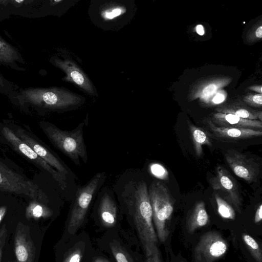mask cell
Returning a JSON list of instances; mask_svg holds the SVG:
<instances>
[{
    "label": "cell",
    "instance_id": "obj_1",
    "mask_svg": "<svg viewBox=\"0 0 262 262\" xmlns=\"http://www.w3.org/2000/svg\"><path fill=\"white\" fill-rule=\"evenodd\" d=\"M113 190L120 204L133 216L145 254H150L158 241L146 182L132 170L118 178Z\"/></svg>",
    "mask_w": 262,
    "mask_h": 262
},
{
    "label": "cell",
    "instance_id": "obj_2",
    "mask_svg": "<svg viewBox=\"0 0 262 262\" xmlns=\"http://www.w3.org/2000/svg\"><path fill=\"white\" fill-rule=\"evenodd\" d=\"M16 97L23 102L51 111H67L79 106L84 98L64 89L30 88L20 90Z\"/></svg>",
    "mask_w": 262,
    "mask_h": 262
},
{
    "label": "cell",
    "instance_id": "obj_3",
    "mask_svg": "<svg viewBox=\"0 0 262 262\" xmlns=\"http://www.w3.org/2000/svg\"><path fill=\"white\" fill-rule=\"evenodd\" d=\"M40 125L50 142L75 165L80 166L81 161L84 163L88 162L87 148L83 137L85 122L70 131L62 130L46 122H41Z\"/></svg>",
    "mask_w": 262,
    "mask_h": 262
},
{
    "label": "cell",
    "instance_id": "obj_4",
    "mask_svg": "<svg viewBox=\"0 0 262 262\" xmlns=\"http://www.w3.org/2000/svg\"><path fill=\"white\" fill-rule=\"evenodd\" d=\"M148 189L156 234L160 241L164 242L169 234L168 222L174 201L167 187L160 182H153Z\"/></svg>",
    "mask_w": 262,
    "mask_h": 262
},
{
    "label": "cell",
    "instance_id": "obj_5",
    "mask_svg": "<svg viewBox=\"0 0 262 262\" xmlns=\"http://www.w3.org/2000/svg\"><path fill=\"white\" fill-rule=\"evenodd\" d=\"M106 178L104 171L98 172L85 184L77 188L68 223L69 233H75L83 224L90 206L103 187Z\"/></svg>",
    "mask_w": 262,
    "mask_h": 262
},
{
    "label": "cell",
    "instance_id": "obj_6",
    "mask_svg": "<svg viewBox=\"0 0 262 262\" xmlns=\"http://www.w3.org/2000/svg\"><path fill=\"white\" fill-rule=\"evenodd\" d=\"M0 190L27 196L42 203L48 198L38 186L0 161Z\"/></svg>",
    "mask_w": 262,
    "mask_h": 262
},
{
    "label": "cell",
    "instance_id": "obj_7",
    "mask_svg": "<svg viewBox=\"0 0 262 262\" xmlns=\"http://www.w3.org/2000/svg\"><path fill=\"white\" fill-rule=\"evenodd\" d=\"M1 134L12 147L19 154L33 163L39 169L49 173L57 183L60 188L65 190L67 187V177L62 175L50 166L26 143L19 139L8 127H3Z\"/></svg>",
    "mask_w": 262,
    "mask_h": 262
},
{
    "label": "cell",
    "instance_id": "obj_8",
    "mask_svg": "<svg viewBox=\"0 0 262 262\" xmlns=\"http://www.w3.org/2000/svg\"><path fill=\"white\" fill-rule=\"evenodd\" d=\"M227 249L228 244L220 233L208 232L201 237L194 248V262H215Z\"/></svg>",
    "mask_w": 262,
    "mask_h": 262
},
{
    "label": "cell",
    "instance_id": "obj_9",
    "mask_svg": "<svg viewBox=\"0 0 262 262\" xmlns=\"http://www.w3.org/2000/svg\"><path fill=\"white\" fill-rule=\"evenodd\" d=\"M15 135L28 144L42 159L62 175L76 179V175L69 167L50 148L36 139L31 133L21 127L12 129Z\"/></svg>",
    "mask_w": 262,
    "mask_h": 262
},
{
    "label": "cell",
    "instance_id": "obj_10",
    "mask_svg": "<svg viewBox=\"0 0 262 262\" xmlns=\"http://www.w3.org/2000/svg\"><path fill=\"white\" fill-rule=\"evenodd\" d=\"M212 189L220 191L224 195V200L239 213L243 205V199L239 188L235 179L223 166L216 167L215 175L210 179Z\"/></svg>",
    "mask_w": 262,
    "mask_h": 262
},
{
    "label": "cell",
    "instance_id": "obj_11",
    "mask_svg": "<svg viewBox=\"0 0 262 262\" xmlns=\"http://www.w3.org/2000/svg\"><path fill=\"white\" fill-rule=\"evenodd\" d=\"M225 158L237 177L248 183L254 182L257 180L260 172V165L253 158L230 149L226 151Z\"/></svg>",
    "mask_w": 262,
    "mask_h": 262
},
{
    "label": "cell",
    "instance_id": "obj_12",
    "mask_svg": "<svg viewBox=\"0 0 262 262\" xmlns=\"http://www.w3.org/2000/svg\"><path fill=\"white\" fill-rule=\"evenodd\" d=\"M204 124L210 138L221 142H235L262 135L261 129L218 126L208 118L204 121Z\"/></svg>",
    "mask_w": 262,
    "mask_h": 262
},
{
    "label": "cell",
    "instance_id": "obj_13",
    "mask_svg": "<svg viewBox=\"0 0 262 262\" xmlns=\"http://www.w3.org/2000/svg\"><path fill=\"white\" fill-rule=\"evenodd\" d=\"M50 62L65 73L66 76L63 79L64 80L72 82L89 95H97L89 77L74 61L69 58L62 59L52 57Z\"/></svg>",
    "mask_w": 262,
    "mask_h": 262
},
{
    "label": "cell",
    "instance_id": "obj_14",
    "mask_svg": "<svg viewBox=\"0 0 262 262\" xmlns=\"http://www.w3.org/2000/svg\"><path fill=\"white\" fill-rule=\"evenodd\" d=\"M232 78L227 76L209 78L198 82L190 90L188 98L191 100L199 99L202 102L209 104L213 96L222 88L228 85Z\"/></svg>",
    "mask_w": 262,
    "mask_h": 262
},
{
    "label": "cell",
    "instance_id": "obj_15",
    "mask_svg": "<svg viewBox=\"0 0 262 262\" xmlns=\"http://www.w3.org/2000/svg\"><path fill=\"white\" fill-rule=\"evenodd\" d=\"M98 215L101 223L105 227L115 225L118 213V205L113 189L102 187L97 194Z\"/></svg>",
    "mask_w": 262,
    "mask_h": 262
},
{
    "label": "cell",
    "instance_id": "obj_16",
    "mask_svg": "<svg viewBox=\"0 0 262 262\" xmlns=\"http://www.w3.org/2000/svg\"><path fill=\"white\" fill-rule=\"evenodd\" d=\"M14 251L17 262H34L36 248L30 235V227L20 222L15 229Z\"/></svg>",
    "mask_w": 262,
    "mask_h": 262
},
{
    "label": "cell",
    "instance_id": "obj_17",
    "mask_svg": "<svg viewBox=\"0 0 262 262\" xmlns=\"http://www.w3.org/2000/svg\"><path fill=\"white\" fill-rule=\"evenodd\" d=\"M214 124L221 127L262 129V122L242 118L231 114L216 112L208 118Z\"/></svg>",
    "mask_w": 262,
    "mask_h": 262
},
{
    "label": "cell",
    "instance_id": "obj_18",
    "mask_svg": "<svg viewBox=\"0 0 262 262\" xmlns=\"http://www.w3.org/2000/svg\"><path fill=\"white\" fill-rule=\"evenodd\" d=\"M215 111L218 113L233 114L244 119L262 121L261 111L253 110L239 100L222 105L216 107Z\"/></svg>",
    "mask_w": 262,
    "mask_h": 262
},
{
    "label": "cell",
    "instance_id": "obj_19",
    "mask_svg": "<svg viewBox=\"0 0 262 262\" xmlns=\"http://www.w3.org/2000/svg\"><path fill=\"white\" fill-rule=\"evenodd\" d=\"M18 63L25 64L20 52L12 45L0 37V65L9 67L15 70L24 71L25 69Z\"/></svg>",
    "mask_w": 262,
    "mask_h": 262
},
{
    "label": "cell",
    "instance_id": "obj_20",
    "mask_svg": "<svg viewBox=\"0 0 262 262\" xmlns=\"http://www.w3.org/2000/svg\"><path fill=\"white\" fill-rule=\"evenodd\" d=\"M209 221V215L203 201L197 202L190 211L187 219L186 227L190 233L207 225Z\"/></svg>",
    "mask_w": 262,
    "mask_h": 262
},
{
    "label": "cell",
    "instance_id": "obj_21",
    "mask_svg": "<svg viewBox=\"0 0 262 262\" xmlns=\"http://www.w3.org/2000/svg\"><path fill=\"white\" fill-rule=\"evenodd\" d=\"M189 128L195 154L198 157H200L203 155V146L212 145L211 138L207 132L200 127L189 124Z\"/></svg>",
    "mask_w": 262,
    "mask_h": 262
},
{
    "label": "cell",
    "instance_id": "obj_22",
    "mask_svg": "<svg viewBox=\"0 0 262 262\" xmlns=\"http://www.w3.org/2000/svg\"><path fill=\"white\" fill-rule=\"evenodd\" d=\"M52 214V211L40 202L30 204L26 210V217L30 219L47 218Z\"/></svg>",
    "mask_w": 262,
    "mask_h": 262
},
{
    "label": "cell",
    "instance_id": "obj_23",
    "mask_svg": "<svg viewBox=\"0 0 262 262\" xmlns=\"http://www.w3.org/2000/svg\"><path fill=\"white\" fill-rule=\"evenodd\" d=\"M214 198L217 204V212L220 215L225 219L234 220L235 212L232 206L218 194H215Z\"/></svg>",
    "mask_w": 262,
    "mask_h": 262
},
{
    "label": "cell",
    "instance_id": "obj_24",
    "mask_svg": "<svg viewBox=\"0 0 262 262\" xmlns=\"http://www.w3.org/2000/svg\"><path fill=\"white\" fill-rule=\"evenodd\" d=\"M243 239L255 260L256 262H262V250L257 242L247 234H243Z\"/></svg>",
    "mask_w": 262,
    "mask_h": 262
},
{
    "label": "cell",
    "instance_id": "obj_25",
    "mask_svg": "<svg viewBox=\"0 0 262 262\" xmlns=\"http://www.w3.org/2000/svg\"><path fill=\"white\" fill-rule=\"evenodd\" d=\"M112 252L117 262H134L132 257L118 242L110 244Z\"/></svg>",
    "mask_w": 262,
    "mask_h": 262
},
{
    "label": "cell",
    "instance_id": "obj_26",
    "mask_svg": "<svg viewBox=\"0 0 262 262\" xmlns=\"http://www.w3.org/2000/svg\"><path fill=\"white\" fill-rule=\"evenodd\" d=\"M243 101L247 105L261 107L262 95L260 94H250L244 97Z\"/></svg>",
    "mask_w": 262,
    "mask_h": 262
},
{
    "label": "cell",
    "instance_id": "obj_27",
    "mask_svg": "<svg viewBox=\"0 0 262 262\" xmlns=\"http://www.w3.org/2000/svg\"><path fill=\"white\" fill-rule=\"evenodd\" d=\"M150 169L152 174L159 179H166L168 177V171L163 166L160 164H152Z\"/></svg>",
    "mask_w": 262,
    "mask_h": 262
},
{
    "label": "cell",
    "instance_id": "obj_28",
    "mask_svg": "<svg viewBox=\"0 0 262 262\" xmlns=\"http://www.w3.org/2000/svg\"><path fill=\"white\" fill-rule=\"evenodd\" d=\"M82 256L81 250L76 248L71 251L63 262H80Z\"/></svg>",
    "mask_w": 262,
    "mask_h": 262
},
{
    "label": "cell",
    "instance_id": "obj_29",
    "mask_svg": "<svg viewBox=\"0 0 262 262\" xmlns=\"http://www.w3.org/2000/svg\"><path fill=\"white\" fill-rule=\"evenodd\" d=\"M124 12L123 8L120 7H114L110 9L106 10L104 11L102 15L107 19H112L115 17L119 16Z\"/></svg>",
    "mask_w": 262,
    "mask_h": 262
},
{
    "label": "cell",
    "instance_id": "obj_30",
    "mask_svg": "<svg viewBox=\"0 0 262 262\" xmlns=\"http://www.w3.org/2000/svg\"><path fill=\"white\" fill-rule=\"evenodd\" d=\"M146 262H162L160 252L158 247H155L152 252L146 255Z\"/></svg>",
    "mask_w": 262,
    "mask_h": 262
},
{
    "label": "cell",
    "instance_id": "obj_31",
    "mask_svg": "<svg viewBox=\"0 0 262 262\" xmlns=\"http://www.w3.org/2000/svg\"><path fill=\"white\" fill-rule=\"evenodd\" d=\"M227 93L224 90L217 92L212 98L210 105L220 104L226 99Z\"/></svg>",
    "mask_w": 262,
    "mask_h": 262
},
{
    "label": "cell",
    "instance_id": "obj_32",
    "mask_svg": "<svg viewBox=\"0 0 262 262\" xmlns=\"http://www.w3.org/2000/svg\"><path fill=\"white\" fill-rule=\"evenodd\" d=\"M7 236V230L5 225L2 226L0 229V262L1 261L3 249L5 244Z\"/></svg>",
    "mask_w": 262,
    "mask_h": 262
},
{
    "label": "cell",
    "instance_id": "obj_33",
    "mask_svg": "<svg viewBox=\"0 0 262 262\" xmlns=\"http://www.w3.org/2000/svg\"><path fill=\"white\" fill-rule=\"evenodd\" d=\"M250 40H258L262 38V26L260 25L252 29L250 33Z\"/></svg>",
    "mask_w": 262,
    "mask_h": 262
},
{
    "label": "cell",
    "instance_id": "obj_34",
    "mask_svg": "<svg viewBox=\"0 0 262 262\" xmlns=\"http://www.w3.org/2000/svg\"><path fill=\"white\" fill-rule=\"evenodd\" d=\"M262 220V204L258 206L254 216V222L255 223H258L261 222Z\"/></svg>",
    "mask_w": 262,
    "mask_h": 262
},
{
    "label": "cell",
    "instance_id": "obj_35",
    "mask_svg": "<svg viewBox=\"0 0 262 262\" xmlns=\"http://www.w3.org/2000/svg\"><path fill=\"white\" fill-rule=\"evenodd\" d=\"M195 31L199 35L202 36L205 34V30L204 27L201 25H198L195 27Z\"/></svg>",
    "mask_w": 262,
    "mask_h": 262
},
{
    "label": "cell",
    "instance_id": "obj_36",
    "mask_svg": "<svg viewBox=\"0 0 262 262\" xmlns=\"http://www.w3.org/2000/svg\"><path fill=\"white\" fill-rule=\"evenodd\" d=\"M249 89L251 91L257 92L258 94H261L262 93L261 85H253L249 87Z\"/></svg>",
    "mask_w": 262,
    "mask_h": 262
},
{
    "label": "cell",
    "instance_id": "obj_37",
    "mask_svg": "<svg viewBox=\"0 0 262 262\" xmlns=\"http://www.w3.org/2000/svg\"><path fill=\"white\" fill-rule=\"evenodd\" d=\"M7 211V207L6 206H2L0 207V223L4 218Z\"/></svg>",
    "mask_w": 262,
    "mask_h": 262
},
{
    "label": "cell",
    "instance_id": "obj_38",
    "mask_svg": "<svg viewBox=\"0 0 262 262\" xmlns=\"http://www.w3.org/2000/svg\"><path fill=\"white\" fill-rule=\"evenodd\" d=\"M9 16L8 12L7 11H3L2 9H0V21L5 19L6 17Z\"/></svg>",
    "mask_w": 262,
    "mask_h": 262
},
{
    "label": "cell",
    "instance_id": "obj_39",
    "mask_svg": "<svg viewBox=\"0 0 262 262\" xmlns=\"http://www.w3.org/2000/svg\"><path fill=\"white\" fill-rule=\"evenodd\" d=\"M94 262H110L107 259L103 258L102 257H99L96 258Z\"/></svg>",
    "mask_w": 262,
    "mask_h": 262
}]
</instances>
